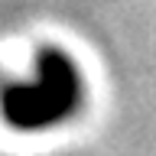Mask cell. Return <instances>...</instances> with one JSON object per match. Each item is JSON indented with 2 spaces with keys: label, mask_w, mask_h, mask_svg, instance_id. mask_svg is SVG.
<instances>
[{
  "label": "cell",
  "mask_w": 156,
  "mask_h": 156,
  "mask_svg": "<svg viewBox=\"0 0 156 156\" xmlns=\"http://www.w3.org/2000/svg\"><path fill=\"white\" fill-rule=\"evenodd\" d=\"M85 98V81L72 58L55 46H42L29 81L0 88V114L10 127L39 133L75 114Z\"/></svg>",
  "instance_id": "cell-1"
}]
</instances>
